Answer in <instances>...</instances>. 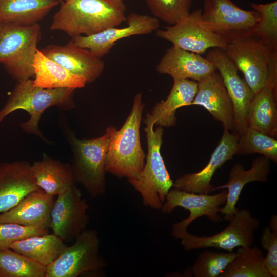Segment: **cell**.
Instances as JSON below:
<instances>
[{"mask_svg": "<svg viewBox=\"0 0 277 277\" xmlns=\"http://www.w3.org/2000/svg\"><path fill=\"white\" fill-rule=\"evenodd\" d=\"M126 6L116 0H64L50 29L72 38L90 36L126 21Z\"/></svg>", "mask_w": 277, "mask_h": 277, "instance_id": "obj_1", "label": "cell"}, {"mask_svg": "<svg viewBox=\"0 0 277 277\" xmlns=\"http://www.w3.org/2000/svg\"><path fill=\"white\" fill-rule=\"evenodd\" d=\"M145 107L142 94L134 97L130 112L122 127L114 126L105 161V169L117 177L128 180L137 178L145 164V153L142 147L140 126Z\"/></svg>", "mask_w": 277, "mask_h": 277, "instance_id": "obj_2", "label": "cell"}, {"mask_svg": "<svg viewBox=\"0 0 277 277\" xmlns=\"http://www.w3.org/2000/svg\"><path fill=\"white\" fill-rule=\"evenodd\" d=\"M74 90L68 88H42L34 86L31 78L17 82L6 104L0 110V124L12 112L24 110L30 117L21 124L22 129L46 140L38 128L42 114L53 106L65 110L73 108L75 106L73 100Z\"/></svg>", "mask_w": 277, "mask_h": 277, "instance_id": "obj_3", "label": "cell"}, {"mask_svg": "<svg viewBox=\"0 0 277 277\" xmlns=\"http://www.w3.org/2000/svg\"><path fill=\"white\" fill-rule=\"evenodd\" d=\"M144 122L148 150L146 162L138 176L128 181L141 195L145 206L161 210L172 188L173 181L161 153L164 133L162 127L158 126L154 128L149 113L147 114Z\"/></svg>", "mask_w": 277, "mask_h": 277, "instance_id": "obj_4", "label": "cell"}, {"mask_svg": "<svg viewBox=\"0 0 277 277\" xmlns=\"http://www.w3.org/2000/svg\"><path fill=\"white\" fill-rule=\"evenodd\" d=\"M113 127L108 126L103 135L93 138L79 139L71 132L67 134L74 180L92 198L103 196L106 192L105 161Z\"/></svg>", "mask_w": 277, "mask_h": 277, "instance_id": "obj_5", "label": "cell"}, {"mask_svg": "<svg viewBox=\"0 0 277 277\" xmlns=\"http://www.w3.org/2000/svg\"><path fill=\"white\" fill-rule=\"evenodd\" d=\"M41 33L38 23L22 25L0 20V63L17 82L34 77L32 63Z\"/></svg>", "mask_w": 277, "mask_h": 277, "instance_id": "obj_6", "label": "cell"}, {"mask_svg": "<svg viewBox=\"0 0 277 277\" xmlns=\"http://www.w3.org/2000/svg\"><path fill=\"white\" fill-rule=\"evenodd\" d=\"M259 18L256 11L242 9L231 0H204L202 22L227 45L252 35Z\"/></svg>", "mask_w": 277, "mask_h": 277, "instance_id": "obj_7", "label": "cell"}, {"mask_svg": "<svg viewBox=\"0 0 277 277\" xmlns=\"http://www.w3.org/2000/svg\"><path fill=\"white\" fill-rule=\"evenodd\" d=\"M74 241L47 266L46 277H77L106 267L100 253V240L95 230L85 229Z\"/></svg>", "mask_w": 277, "mask_h": 277, "instance_id": "obj_8", "label": "cell"}, {"mask_svg": "<svg viewBox=\"0 0 277 277\" xmlns=\"http://www.w3.org/2000/svg\"><path fill=\"white\" fill-rule=\"evenodd\" d=\"M224 51L254 94L266 85L269 69L277 58V51L268 48L258 37L251 35L227 45Z\"/></svg>", "mask_w": 277, "mask_h": 277, "instance_id": "obj_9", "label": "cell"}, {"mask_svg": "<svg viewBox=\"0 0 277 277\" xmlns=\"http://www.w3.org/2000/svg\"><path fill=\"white\" fill-rule=\"evenodd\" d=\"M229 222L223 230L213 235L196 236L186 231L180 234L176 239L181 240V245L186 251L215 247L232 252L238 247L251 246L254 232L260 227L259 219L254 217L248 210L242 209H238Z\"/></svg>", "mask_w": 277, "mask_h": 277, "instance_id": "obj_10", "label": "cell"}, {"mask_svg": "<svg viewBox=\"0 0 277 277\" xmlns=\"http://www.w3.org/2000/svg\"><path fill=\"white\" fill-rule=\"evenodd\" d=\"M227 191L223 190L219 193L197 194L171 188L169 191L161 210L163 214L172 212L176 207H180L188 210L189 215L172 225L171 235H178L187 231L188 226L195 220L206 216L213 222L221 220L219 214L221 206L226 201Z\"/></svg>", "mask_w": 277, "mask_h": 277, "instance_id": "obj_11", "label": "cell"}, {"mask_svg": "<svg viewBox=\"0 0 277 277\" xmlns=\"http://www.w3.org/2000/svg\"><path fill=\"white\" fill-rule=\"evenodd\" d=\"M202 13L197 9L175 24L156 30L155 34L172 46L200 55L210 48L224 50L227 44L203 24Z\"/></svg>", "mask_w": 277, "mask_h": 277, "instance_id": "obj_12", "label": "cell"}, {"mask_svg": "<svg viewBox=\"0 0 277 277\" xmlns=\"http://www.w3.org/2000/svg\"><path fill=\"white\" fill-rule=\"evenodd\" d=\"M206 58L213 64L222 78L232 104L234 131L240 136L248 127V109L254 93L245 80L240 77L238 70L224 49L212 48Z\"/></svg>", "mask_w": 277, "mask_h": 277, "instance_id": "obj_13", "label": "cell"}, {"mask_svg": "<svg viewBox=\"0 0 277 277\" xmlns=\"http://www.w3.org/2000/svg\"><path fill=\"white\" fill-rule=\"evenodd\" d=\"M57 196L51 211L49 228L63 241H74L89 222V205L75 185Z\"/></svg>", "mask_w": 277, "mask_h": 277, "instance_id": "obj_14", "label": "cell"}, {"mask_svg": "<svg viewBox=\"0 0 277 277\" xmlns=\"http://www.w3.org/2000/svg\"><path fill=\"white\" fill-rule=\"evenodd\" d=\"M127 25L112 27L90 36H77L72 40L78 46L89 49L99 57L109 53L119 40L133 35L148 34L157 30L159 20L154 17L131 13L126 17Z\"/></svg>", "mask_w": 277, "mask_h": 277, "instance_id": "obj_15", "label": "cell"}, {"mask_svg": "<svg viewBox=\"0 0 277 277\" xmlns=\"http://www.w3.org/2000/svg\"><path fill=\"white\" fill-rule=\"evenodd\" d=\"M239 135L224 129L223 135L206 165L200 171L184 174L173 182L172 188L187 192L209 194L210 182L216 171L236 154Z\"/></svg>", "mask_w": 277, "mask_h": 277, "instance_id": "obj_16", "label": "cell"}, {"mask_svg": "<svg viewBox=\"0 0 277 277\" xmlns=\"http://www.w3.org/2000/svg\"><path fill=\"white\" fill-rule=\"evenodd\" d=\"M39 50L71 73L84 77L87 84L97 80L105 68L101 57L72 39L65 45L50 44Z\"/></svg>", "mask_w": 277, "mask_h": 277, "instance_id": "obj_17", "label": "cell"}, {"mask_svg": "<svg viewBox=\"0 0 277 277\" xmlns=\"http://www.w3.org/2000/svg\"><path fill=\"white\" fill-rule=\"evenodd\" d=\"M39 189L29 163L0 162V214L12 209L30 192Z\"/></svg>", "mask_w": 277, "mask_h": 277, "instance_id": "obj_18", "label": "cell"}, {"mask_svg": "<svg viewBox=\"0 0 277 277\" xmlns=\"http://www.w3.org/2000/svg\"><path fill=\"white\" fill-rule=\"evenodd\" d=\"M277 61L269 69L265 86L254 96L248 109V127L267 135L277 136Z\"/></svg>", "mask_w": 277, "mask_h": 277, "instance_id": "obj_19", "label": "cell"}, {"mask_svg": "<svg viewBox=\"0 0 277 277\" xmlns=\"http://www.w3.org/2000/svg\"><path fill=\"white\" fill-rule=\"evenodd\" d=\"M213 64L200 54L177 47L169 48L157 65L156 71L173 80H191L199 82L216 71Z\"/></svg>", "mask_w": 277, "mask_h": 277, "instance_id": "obj_20", "label": "cell"}, {"mask_svg": "<svg viewBox=\"0 0 277 277\" xmlns=\"http://www.w3.org/2000/svg\"><path fill=\"white\" fill-rule=\"evenodd\" d=\"M197 83V92L191 105L203 107L222 123L224 129L234 130L232 102L219 73L215 71Z\"/></svg>", "mask_w": 277, "mask_h": 277, "instance_id": "obj_21", "label": "cell"}, {"mask_svg": "<svg viewBox=\"0 0 277 277\" xmlns=\"http://www.w3.org/2000/svg\"><path fill=\"white\" fill-rule=\"evenodd\" d=\"M270 161L264 156L257 157L252 161L251 167L246 170L243 164L236 163L229 172L227 183L213 188L212 191L227 188L226 203L220 210L224 220L229 221L237 211L236 205L245 185L251 182H265L267 181L270 173Z\"/></svg>", "mask_w": 277, "mask_h": 277, "instance_id": "obj_22", "label": "cell"}, {"mask_svg": "<svg viewBox=\"0 0 277 277\" xmlns=\"http://www.w3.org/2000/svg\"><path fill=\"white\" fill-rule=\"evenodd\" d=\"M53 203V197L41 189L33 191L12 209L0 214V223L48 229Z\"/></svg>", "mask_w": 277, "mask_h": 277, "instance_id": "obj_23", "label": "cell"}, {"mask_svg": "<svg viewBox=\"0 0 277 277\" xmlns=\"http://www.w3.org/2000/svg\"><path fill=\"white\" fill-rule=\"evenodd\" d=\"M31 169L37 186L50 196H57L75 185L70 164L46 154L31 164Z\"/></svg>", "mask_w": 277, "mask_h": 277, "instance_id": "obj_24", "label": "cell"}, {"mask_svg": "<svg viewBox=\"0 0 277 277\" xmlns=\"http://www.w3.org/2000/svg\"><path fill=\"white\" fill-rule=\"evenodd\" d=\"M32 67L34 86L45 89L68 88L76 89L85 87V78L73 74L44 55L37 49Z\"/></svg>", "mask_w": 277, "mask_h": 277, "instance_id": "obj_25", "label": "cell"}, {"mask_svg": "<svg viewBox=\"0 0 277 277\" xmlns=\"http://www.w3.org/2000/svg\"><path fill=\"white\" fill-rule=\"evenodd\" d=\"M197 85V82L191 80H173V85L166 99L155 104L149 113L154 125L174 126L176 110L191 105L196 95Z\"/></svg>", "mask_w": 277, "mask_h": 277, "instance_id": "obj_26", "label": "cell"}, {"mask_svg": "<svg viewBox=\"0 0 277 277\" xmlns=\"http://www.w3.org/2000/svg\"><path fill=\"white\" fill-rule=\"evenodd\" d=\"M59 4L56 0H0V20L22 25L38 23Z\"/></svg>", "mask_w": 277, "mask_h": 277, "instance_id": "obj_27", "label": "cell"}, {"mask_svg": "<svg viewBox=\"0 0 277 277\" xmlns=\"http://www.w3.org/2000/svg\"><path fill=\"white\" fill-rule=\"evenodd\" d=\"M67 245L53 234L34 235L14 243L10 249L44 266L54 262Z\"/></svg>", "mask_w": 277, "mask_h": 277, "instance_id": "obj_28", "label": "cell"}, {"mask_svg": "<svg viewBox=\"0 0 277 277\" xmlns=\"http://www.w3.org/2000/svg\"><path fill=\"white\" fill-rule=\"evenodd\" d=\"M219 277H271L265 256L257 246L240 247L235 256Z\"/></svg>", "mask_w": 277, "mask_h": 277, "instance_id": "obj_29", "label": "cell"}, {"mask_svg": "<svg viewBox=\"0 0 277 277\" xmlns=\"http://www.w3.org/2000/svg\"><path fill=\"white\" fill-rule=\"evenodd\" d=\"M47 266L11 249L0 250V277H46Z\"/></svg>", "mask_w": 277, "mask_h": 277, "instance_id": "obj_30", "label": "cell"}, {"mask_svg": "<svg viewBox=\"0 0 277 277\" xmlns=\"http://www.w3.org/2000/svg\"><path fill=\"white\" fill-rule=\"evenodd\" d=\"M259 153L272 160L277 161V140L260 131L248 127L239 136L236 154Z\"/></svg>", "mask_w": 277, "mask_h": 277, "instance_id": "obj_31", "label": "cell"}, {"mask_svg": "<svg viewBox=\"0 0 277 277\" xmlns=\"http://www.w3.org/2000/svg\"><path fill=\"white\" fill-rule=\"evenodd\" d=\"M250 6L260 16L252 35L270 49L277 51V1L263 4L251 3Z\"/></svg>", "mask_w": 277, "mask_h": 277, "instance_id": "obj_32", "label": "cell"}, {"mask_svg": "<svg viewBox=\"0 0 277 277\" xmlns=\"http://www.w3.org/2000/svg\"><path fill=\"white\" fill-rule=\"evenodd\" d=\"M235 255L236 252L233 251H203L191 267V272L194 277H219Z\"/></svg>", "mask_w": 277, "mask_h": 277, "instance_id": "obj_33", "label": "cell"}, {"mask_svg": "<svg viewBox=\"0 0 277 277\" xmlns=\"http://www.w3.org/2000/svg\"><path fill=\"white\" fill-rule=\"evenodd\" d=\"M154 17L171 25L190 13L192 0H145Z\"/></svg>", "mask_w": 277, "mask_h": 277, "instance_id": "obj_34", "label": "cell"}, {"mask_svg": "<svg viewBox=\"0 0 277 277\" xmlns=\"http://www.w3.org/2000/svg\"><path fill=\"white\" fill-rule=\"evenodd\" d=\"M262 248L267 251L265 264L271 277L277 276V216L273 215L269 225L263 229L260 238Z\"/></svg>", "mask_w": 277, "mask_h": 277, "instance_id": "obj_35", "label": "cell"}, {"mask_svg": "<svg viewBox=\"0 0 277 277\" xmlns=\"http://www.w3.org/2000/svg\"><path fill=\"white\" fill-rule=\"evenodd\" d=\"M47 233L49 232L46 229L12 223H0V250L10 249L14 243L28 237Z\"/></svg>", "mask_w": 277, "mask_h": 277, "instance_id": "obj_36", "label": "cell"}, {"mask_svg": "<svg viewBox=\"0 0 277 277\" xmlns=\"http://www.w3.org/2000/svg\"><path fill=\"white\" fill-rule=\"evenodd\" d=\"M56 1H58V2H62L63 1H64V0H56Z\"/></svg>", "mask_w": 277, "mask_h": 277, "instance_id": "obj_37", "label": "cell"}, {"mask_svg": "<svg viewBox=\"0 0 277 277\" xmlns=\"http://www.w3.org/2000/svg\"><path fill=\"white\" fill-rule=\"evenodd\" d=\"M116 1L123 2V0H116Z\"/></svg>", "mask_w": 277, "mask_h": 277, "instance_id": "obj_38", "label": "cell"}]
</instances>
